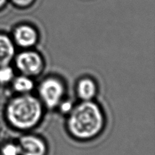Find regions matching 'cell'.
I'll use <instances>...</instances> for the list:
<instances>
[{
  "label": "cell",
  "mask_w": 155,
  "mask_h": 155,
  "mask_svg": "<svg viewBox=\"0 0 155 155\" xmlns=\"http://www.w3.org/2000/svg\"><path fill=\"white\" fill-rule=\"evenodd\" d=\"M104 117L97 104L84 101L70 112L68 120L69 132L80 140L91 139L97 135L103 129Z\"/></svg>",
  "instance_id": "6da1fadb"
},
{
  "label": "cell",
  "mask_w": 155,
  "mask_h": 155,
  "mask_svg": "<svg viewBox=\"0 0 155 155\" xmlns=\"http://www.w3.org/2000/svg\"><path fill=\"white\" fill-rule=\"evenodd\" d=\"M42 116L40 101L35 97L24 94L10 101L7 107L10 123L19 129H29L40 122Z\"/></svg>",
  "instance_id": "7a4b0ae2"
},
{
  "label": "cell",
  "mask_w": 155,
  "mask_h": 155,
  "mask_svg": "<svg viewBox=\"0 0 155 155\" xmlns=\"http://www.w3.org/2000/svg\"><path fill=\"white\" fill-rule=\"evenodd\" d=\"M64 91L61 82L54 78L46 79L39 87L41 101L49 108H54L61 103Z\"/></svg>",
  "instance_id": "3957f363"
},
{
  "label": "cell",
  "mask_w": 155,
  "mask_h": 155,
  "mask_svg": "<svg viewBox=\"0 0 155 155\" xmlns=\"http://www.w3.org/2000/svg\"><path fill=\"white\" fill-rule=\"evenodd\" d=\"M16 65L24 76L28 77L40 74L44 68L40 55L34 51H25L19 54L16 58Z\"/></svg>",
  "instance_id": "277c9868"
},
{
  "label": "cell",
  "mask_w": 155,
  "mask_h": 155,
  "mask_svg": "<svg viewBox=\"0 0 155 155\" xmlns=\"http://www.w3.org/2000/svg\"><path fill=\"white\" fill-rule=\"evenodd\" d=\"M21 155H46V143L40 138L34 135H25L20 139Z\"/></svg>",
  "instance_id": "5b68a950"
},
{
  "label": "cell",
  "mask_w": 155,
  "mask_h": 155,
  "mask_svg": "<svg viewBox=\"0 0 155 155\" xmlns=\"http://www.w3.org/2000/svg\"><path fill=\"white\" fill-rule=\"evenodd\" d=\"M14 38L18 46L23 48H30L36 44L38 35L34 27L24 25L18 27L15 29Z\"/></svg>",
  "instance_id": "8992f818"
},
{
  "label": "cell",
  "mask_w": 155,
  "mask_h": 155,
  "mask_svg": "<svg viewBox=\"0 0 155 155\" xmlns=\"http://www.w3.org/2000/svg\"><path fill=\"white\" fill-rule=\"evenodd\" d=\"M15 55V46L7 35L0 34V67L8 65Z\"/></svg>",
  "instance_id": "52a82bcc"
},
{
  "label": "cell",
  "mask_w": 155,
  "mask_h": 155,
  "mask_svg": "<svg viewBox=\"0 0 155 155\" xmlns=\"http://www.w3.org/2000/svg\"><path fill=\"white\" fill-rule=\"evenodd\" d=\"M77 93L83 101H91L96 95V84L88 78L80 80L77 85Z\"/></svg>",
  "instance_id": "ba28073f"
},
{
  "label": "cell",
  "mask_w": 155,
  "mask_h": 155,
  "mask_svg": "<svg viewBox=\"0 0 155 155\" xmlns=\"http://www.w3.org/2000/svg\"><path fill=\"white\" fill-rule=\"evenodd\" d=\"M34 82L28 76H23L18 77L13 82V87L18 93L27 94L34 88Z\"/></svg>",
  "instance_id": "9c48e42d"
},
{
  "label": "cell",
  "mask_w": 155,
  "mask_h": 155,
  "mask_svg": "<svg viewBox=\"0 0 155 155\" xmlns=\"http://www.w3.org/2000/svg\"><path fill=\"white\" fill-rule=\"evenodd\" d=\"M14 77V72L12 68L8 65L0 67V82L6 83L10 82Z\"/></svg>",
  "instance_id": "30bf717a"
},
{
  "label": "cell",
  "mask_w": 155,
  "mask_h": 155,
  "mask_svg": "<svg viewBox=\"0 0 155 155\" xmlns=\"http://www.w3.org/2000/svg\"><path fill=\"white\" fill-rule=\"evenodd\" d=\"M3 155H21V150L18 145L8 143L2 149Z\"/></svg>",
  "instance_id": "8fae6325"
},
{
  "label": "cell",
  "mask_w": 155,
  "mask_h": 155,
  "mask_svg": "<svg viewBox=\"0 0 155 155\" xmlns=\"http://www.w3.org/2000/svg\"><path fill=\"white\" fill-rule=\"evenodd\" d=\"M61 110L63 113H68L72 110L73 109V106L72 104L70 101H65L61 104Z\"/></svg>",
  "instance_id": "7c38bea8"
},
{
  "label": "cell",
  "mask_w": 155,
  "mask_h": 155,
  "mask_svg": "<svg viewBox=\"0 0 155 155\" xmlns=\"http://www.w3.org/2000/svg\"><path fill=\"white\" fill-rule=\"evenodd\" d=\"M12 2L18 6L26 7L31 4L34 0H12Z\"/></svg>",
  "instance_id": "4fadbf2b"
},
{
  "label": "cell",
  "mask_w": 155,
  "mask_h": 155,
  "mask_svg": "<svg viewBox=\"0 0 155 155\" xmlns=\"http://www.w3.org/2000/svg\"><path fill=\"white\" fill-rule=\"evenodd\" d=\"M5 2H6V0H0V8L5 4Z\"/></svg>",
  "instance_id": "5bb4252c"
}]
</instances>
